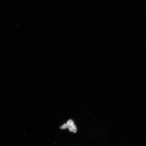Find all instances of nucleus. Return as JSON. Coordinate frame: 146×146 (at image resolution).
I'll use <instances>...</instances> for the list:
<instances>
[{"mask_svg":"<svg viewBox=\"0 0 146 146\" xmlns=\"http://www.w3.org/2000/svg\"><path fill=\"white\" fill-rule=\"evenodd\" d=\"M69 131L71 132L76 133L77 131V129L76 126L75 125H73L69 128Z\"/></svg>","mask_w":146,"mask_h":146,"instance_id":"f257e3e1","label":"nucleus"},{"mask_svg":"<svg viewBox=\"0 0 146 146\" xmlns=\"http://www.w3.org/2000/svg\"><path fill=\"white\" fill-rule=\"evenodd\" d=\"M67 123L69 126L68 129H69V127L74 125V122H73L72 120H69L68 121H67Z\"/></svg>","mask_w":146,"mask_h":146,"instance_id":"f03ea898","label":"nucleus"},{"mask_svg":"<svg viewBox=\"0 0 146 146\" xmlns=\"http://www.w3.org/2000/svg\"><path fill=\"white\" fill-rule=\"evenodd\" d=\"M69 126L67 123L64 124L63 125H62L61 127V129H64L66 128H68Z\"/></svg>","mask_w":146,"mask_h":146,"instance_id":"7ed1b4c3","label":"nucleus"}]
</instances>
